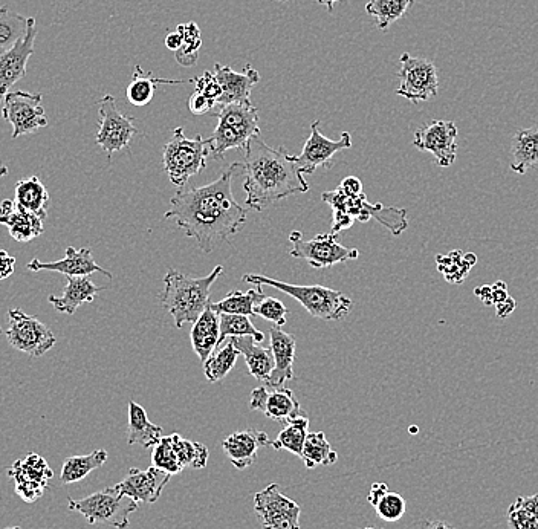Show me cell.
<instances>
[{"mask_svg": "<svg viewBox=\"0 0 538 529\" xmlns=\"http://www.w3.org/2000/svg\"><path fill=\"white\" fill-rule=\"evenodd\" d=\"M234 173H242V164H231L216 181L204 187L179 190L164 215L175 219L204 253H211L216 245L239 233L247 222L248 208L234 199L231 190Z\"/></svg>", "mask_w": 538, "mask_h": 529, "instance_id": "1", "label": "cell"}, {"mask_svg": "<svg viewBox=\"0 0 538 529\" xmlns=\"http://www.w3.org/2000/svg\"><path fill=\"white\" fill-rule=\"evenodd\" d=\"M244 150L242 175L245 176V204L248 207L262 211L289 196L308 192L309 184L297 169L295 155L286 152L283 147L274 149L256 135L248 141Z\"/></svg>", "mask_w": 538, "mask_h": 529, "instance_id": "2", "label": "cell"}, {"mask_svg": "<svg viewBox=\"0 0 538 529\" xmlns=\"http://www.w3.org/2000/svg\"><path fill=\"white\" fill-rule=\"evenodd\" d=\"M224 273V267L218 265L208 276L190 277L176 270L167 271L164 277V289L158 294L159 302L175 320V326L181 329L185 323H195L211 305V286Z\"/></svg>", "mask_w": 538, "mask_h": 529, "instance_id": "3", "label": "cell"}, {"mask_svg": "<svg viewBox=\"0 0 538 529\" xmlns=\"http://www.w3.org/2000/svg\"><path fill=\"white\" fill-rule=\"evenodd\" d=\"M244 282L253 283L256 286H271L277 291L288 294L297 300L312 317L320 320H343L354 308L346 294L325 288L320 285H292V283L280 282L273 277L259 276V274H245Z\"/></svg>", "mask_w": 538, "mask_h": 529, "instance_id": "4", "label": "cell"}, {"mask_svg": "<svg viewBox=\"0 0 538 529\" xmlns=\"http://www.w3.org/2000/svg\"><path fill=\"white\" fill-rule=\"evenodd\" d=\"M260 135L259 111L251 100L221 106L218 126L208 138L211 158L222 160L231 149H245L251 138Z\"/></svg>", "mask_w": 538, "mask_h": 529, "instance_id": "5", "label": "cell"}, {"mask_svg": "<svg viewBox=\"0 0 538 529\" xmlns=\"http://www.w3.org/2000/svg\"><path fill=\"white\" fill-rule=\"evenodd\" d=\"M208 156V140L204 141L201 135L190 140L185 137L184 129L178 127L164 146V170L172 184L182 187L205 169Z\"/></svg>", "mask_w": 538, "mask_h": 529, "instance_id": "6", "label": "cell"}, {"mask_svg": "<svg viewBox=\"0 0 538 529\" xmlns=\"http://www.w3.org/2000/svg\"><path fill=\"white\" fill-rule=\"evenodd\" d=\"M68 510L82 514L91 525H109L117 529H127L130 514L138 510V502L126 494H121L114 485L97 491L85 499H69Z\"/></svg>", "mask_w": 538, "mask_h": 529, "instance_id": "7", "label": "cell"}, {"mask_svg": "<svg viewBox=\"0 0 538 529\" xmlns=\"http://www.w3.org/2000/svg\"><path fill=\"white\" fill-rule=\"evenodd\" d=\"M321 199L326 204L331 205L332 211H343L346 215L351 216L354 221L367 222L369 219L375 218L389 228L395 236H399L402 231H406L407 222L406 210H398V208H386L381 204H369L366 195L347 196L340 189L334 192L325 193Z\"/></svg>", "mask_w": 538, "mask_h": 529, "instance_id": "8", "label": "cell"}, {"mask_svg": "<svg viewBox=\"0 0 538 529\" xmlns=\"http://www.w3.org/2000/svg\"><path fill=\"white\" fill-rule=\"evenodd\" d=\"M8 314L10 328L5 335L11 348L30 357L40 358L56 346V335L37 317L26 314L19 308L10 309Z\"/></svg>", "mask_w": 538, "mask_h": 529, "instance_id": "9", "label": "cell"}, {"mask_svg": "<svg viewBox=\"0 0 538 529\" xmlns=\"http://www.w3.org/2000/svg\"><path fill=\"white\" fill-rule=\"evenodd\" d=\"M291 256L295 259H305L312 268H331L338 263L358 259L357 248H346L337 241L335 234H318L311 241H303V233L292 231Z\"/></svg>", "mask_w": 538, "mask_h": 529, "instance_id": "10", "label": "cell"}, {"mask_svg": "<svg viewBox=\"0 0 538 529\" xmlns=\"http://www.w3.org/2000/svg\"><path fill=\"white\" fill-rule=\"evenodd\" d=\"M98 115H100V126H98L95 140L98 146L107 153L109 160L114 153L129 149L132 138L141 134L133 124V118L127 117L118 109L117 101L112 95H104L98 101Z\"/></svg>", "mask_w": 538, "mask_h": 529, "instance_id": "11", "label": "cell"}, {"mask_svg": "<svg viewBox=\"0 0 538 529\" xmlns=\"http://www.w3.org/2000/svg\"><path fill=\"white\" fill-rule=\"evenodd\" d=\"M398 78L399 88L396 89V94L412 103H421L438 95V69L430 60L412 57L404 52Z\"/></svg>", "mask_w": 538, "mask_h": 529, "instance_id": "12", "label": "cell"}, {"mask_svg": "<svg viewBox=\"0 0 538 529\" xmlns=\"http://www.w3.org/2000/svg\"><path fill=\"white\" fill-rule=\"evenodd\" d=\"M42 94H30V92H8L2 103V117L13 126L11 138L22 135L34 134L37 130L48 126L45 108H43Z\"/></svg>", "mask_w": 538, "mask_h": 529, "instance_id": "13", "label": "cell"}, {"mask_svg": "<svg viewBox=\"0 0 538 529\" xmlns=\"http://www.w3.org/2000/svg\"><path fill=\"white\" fill-rule=\"evenodd\" d=\"M254 511L263 529H302V508L286 497L277 484H269L254 496Z\"/></svg>", "mask_w": 538, "mask_h": 529, "instance_id": "14", "label": "cell"}, {"mask_svg": "<svg viewBox=\"0 0 538 529\" xmlns=\"http://www.w3.org/2000/svg\"><path fill=\"white\" fill-rule=\"evenodd\" d=\"M320 124V120L311 124V135L302 153L295 155V164L303 175H312L318 167L331 169L334 166L335 155L352 147V137L349 132H343L338 140H329L321 134Z\"/></svg>", "mask_w": 538, "mask_h": 529, "instance_id": "15", "label": "cell"}, {"mask_svg": "<svg viewBox=\"0 0 538 529\" xmlns=\"http://www.w3.org/2000/svg\"><path fill=\"white\" fill-rule=\"evenodd\" d=\"M36 37V19L30 17L25 37L19 40L13 48L0 51V112H2L4 98L7 97L10 89L26 75V65L34 54Z\"/></svg>", "mask_w": 538, "mask_h": 529, "instance_id": "16", "label": "cell"}, {"mask_svg": "<svg viewBox=\"0 0 538 529\" xmlns=\"http://www.w3.org/2000/svg\"><path fill=\"white\" fill-rule=\"evenodd\" d=\"M457 127L453 121L435 120L419 127L413 144L422 152H430L441 167H450L456 161Z\"/></svg>", "mask_w": 538, "mask_h": 529, "instance_id": "17", "label": "cell"}, {"mask_svg": "<svg viewBox=\"0 0 538 529\" xmlns=\"http://www.w3.org/2000/svg\"><path fill=\"white\" fill-rule=\"evenodd\" d=\"M8 474L16 482V493L28 504H33L42 497L43 490L48 488L54 471L48 467L42 456L31 453L25 459L14 462Z\"/></svg>", "mask_w": 538, "mask_h": 529, "instance_id": "18", "label": "cell"}, {"mask_svg": "<svg viewBox=\"0 0 538 529\" xmlns=\"http://www.w3.org/2000/svg\"><path fill=\"white\" fill-rule=\"evenodd\" d=\"M250 409L254 412H262L273 421H280L283 424L299 418L305 410L300 406L299 400L295 398L292 390L286 387H276L269 390V387H256L251 392Z\"/></svg>", "mask_w": 538, "mask_h": 529, "instance_id": "19", "label": "cell"}, {"mask_svg": "<svg viewBox=\"0 0 538 529\" xmlns=\"http://www.w3.org/2000/svg\"><path fill=\"white\" fill-rule=\"evenodd\" d=\"M170 476L172 474L156 467H150L147 470L132 468L126 478L115 487L121 494L132 497L138 504L140 502H143V504H155L161 497L166 485L169 484Z\"/></svg>", "mask_w": 538, "mask_h": 529, "instance_id": "20", "label": "cell"}, {"mask_svg": "<svg viewBox=\"0 0 538 529\" xmlns=\"http://www.w3.org/2000/svg\"><path fill=\"white\" fill-rule=\"evenodd\" d=\"M26 270L39 273V271H56V273L65 274L66 277H86L92 276L94 273H101L104 276L112 279V273L104 270L95 262L92 257V251L89 248H66L65 259L57 260V262H40L39 259L31 260L26 265Z\"/></svg>", "mask_w": 538, "mask_h": 529, "instance_id": "21", "label": "cell"}, {"mask_svg": "<svg viewBox=\"0 0 538 529\" xmlns=\"http://www.w3.org/2000/svg\"><path fill=\"white\" fill-rule=\"evenodd\" d=\"M213 74L222 88V97L218 106L250 100L254 86L260 82L259 71L251 65L245 66L244 72H236L230 66L216 63Z\"/></svg>", "mask_w": 538, "mask_h": 529, "instance_id": "22", "label": "cell"}, {"mask_svg": "<svg viewBox=\"0 0 538 529\" xmlns=\"http://www.w3.org/2000/svg\"><path fill=\"white\" fill-rule=\"evenodd\" d=\"M269 340H271V352L274 357V370L265 386L269 389L285 386L286 381L294 378L295 337L282 331V326L269 328Z\"/></svg>", "mask_w": 538, "mask_h": 529, "instance_id": "23", "label": "cell"}, {"mask_svg": "<svg viewBox=\"0 0 538 529\" xmlns=\"http://www.w3.org/2000/svg\"><path fill=\"white\" fill-rule=\"evenodd\" d=\"M268 435L259 430H242V432L231 433L222 441L225 456L228 461L237 468L245 470L256 462L257 452L260 448L271 445Z\"/></svg>", "mask_w": 538, "mask_h": 529, "instance_id": "24", "label": "cell"}, {"mask_svg": "<svg viewBox=\"0 0 538 529\" xmlns=\"http://www.w3.org/2000/svg\"><path fill=\"white\" fill-rule=\"evenodd\" d=\"M0 225L8 228L10 236L16 242H31L36 237L42 236L45 231L42 219L11 199H5L0 204Z\"/></svg>", "mask_w": 538, "mask_h": 529, "instance_id": "25", "label": "cell"}, {"mask_svg": "<svg viewBox=\"0 0 538 529\" xmlns=\"http://www.w3.org/2000/svg\"><path fill=\"white\" fill-rule=\"evenodd\" d=\"M100 291V286L95 285L88 276L68 277V283L63 289V296H49L48 300L57 311L74 315L80 306L94 302Z\"/></svg>", "mask_w": 538, "mask_h": 529, "instance_id": "26", "label": "cell"}, {"mask_svg": "<svg viewBox=\"0 0 538 529\" xmlns=\"http://www.w3.org/2000/svg\"><path fill=\"white\" fill-rule=\"evenodd\" d=\"M219 335H221L219 314L208 306L204 314H201V317L193 323L192 332H190L193 351L196 352L202 364L213 354L214 349L218 348Z\"/></svg>", "mask_w": 538, "mask_h": 529, "instance_id": "27", "label": "cell"}, {"mask_svg": "<svg viewBox=\"0 0 538 529\" xmlns=\"http://www.w3.org/2000/svg\"><path fill=\"white\" fill-rule=\"evenodd\" d=\"M234 348L245 358L248 370L256 380L268 381L274 370V357L271 349L262 348L259 341L253 337H233L230 338Z\"/></svg>", "mask_w": 538, "mask_h": 529, "instance_id": "28", "label": "cell"}, {"mask_svg": "<svg viewBox=\"0 0 538 529\" xmlns=\"http://www.w3.org/2000/svg\"><path fill=\"white\" fill-rule=\"evenodd\" d=\"M163 439V429L150 422L144 407L135 401L129 403V426H127V444L143 445L150 450Z\"/></svg>", "mask_w": 538, "mask_h": 529, "instance_id": "29", "label": "cell"}, {"mask_svg": "<svg viewBox=\"0 0 538 529\" xmlns=\"http://www.w3.org/2000/svg\"><path fill=\"white\" fill-rule=\"evenodd\" d=\"M14 193H16L14 201L17 205L30 211L42 221L48 218L49 193L39 176L19 179Z\"/></svg>", "mask_w": 538, "mask_h": 529, "instance_id": "30", "label": "cell"}, {"mask_svg": "<svg viewBox=\"0 0 538 529\" xmlns=\"http://www.w3.org/2000/svg\"><path fill=\"white\" fill-rule=\"evenodd\" d=\"M184 80H167V78L155 77L152 72L144 71L141 66H135L132 82L126 89L127 101L137 108L147 106L155 97L156 86L158 85H181Z\"/></svg>", "mask_w": 538, "mask_h": 529, "instance_id": "31", "label": "cell"}, {"mask_svg": "<svg viewBox=\"0 0 538 529\" xmlns=\"http://www.w3.org/2000/svg\"><path fill=\"white\" fill-rule=\"evenodd\" d=\"M513 164L511 169L516 173L528 172L538 164V126L520 129L513 138Z\"/></svg>", "mask_w": 538, "mask_h": 529, "instance_id": "32", "label": "cell"}, {"mask_svg": "<svg viewBox=\"0 0 538 529\" xmlns=\"http://www.w3.org/2000/svg\"><path fill=\"white\" fill-rule=\"evenodd\" d=\"M107 461L106 450H95L91 455L71 456L66 459L60 473V482L63 485L75 484L88 478L89 474L98 468L103 467Z\"/></svg>", "mask_w": 538, "mask_h": 529, "instance_id": "33", "label": "cell"}, {"mask_svg": "<svg viewBox=\"0 0 538 529\" xmlns=\"http://www.w3.org/2000/svg\"><path fill=\"white\" fill-rule=\"evenodd\" d=\"M308 435L309 416L308 413H303L299 418L286 422L276 441L271 442V447L274 450H286V452L302 458L303 447H305Z\"/></svg>", "mask_w": 538, "mask_h": 529, "instance_id": "34", "label": "cell"}, {"mask_svg": "<svg viewBox=\"0 0 538 529\" xmlns=\"http://www.w3.org/2000/svg\"><path fill=\"white\" fill-rule=\"evenodd\" d=\"M260 289H262V286L250 289L248 293L231 291L221 302L211 303V309L218 312V314L247 315V317L256 315L254 314L256 306L266 297Z\"/></svg>", "mask_w": 538, "mask_h": 529, "instance_id": "35", "label": "cell"}, {"mask_svg": "<svg viewBox=\"0 0 538 529\" xmlns=\"http://www.w3.org/2000/svg\"><path fill=\"white\" fill-rule=\"evenodd\" d=\"M415 0H370L366 13L375 19L378 30L386 31L390 25L398 22L407 13Z\"/></svg>", "mask_w": 538, "mask_h": 529, "instance_id": "36", "label": "cell"}, {"mask_svg": "<svg viewBox=\"0 0 538 529\" xmlns=\"http://www.w3.org/2000/svg\"><path fill=\"white\" fill-rule=\"evenodd\" d=\"M337 459L338 453L329 444L325 433H309L302 453V461L306 468L312 470L318 465H332Z\"/></svg>", "mask_w": 538, "mask_h": 529, "instance_id": "37", "label": "cell"}, {"mask_svg": "<svg viewBox=\"0 0 538 529\" xmlns=\"http://www.w3.org/2000/svg\"><path fill=\"white\" fill-rule=\"evenodd\" d=\"M239 351L234 348L233 343L228 341L224 346L214 351L213 354L208 357L202 366H204V374L210 383H219L224 380L231 370H233L234 364H236L237 358H239Z\"/></svg>", "mask_w": 538, "mask_h": 529, "instance_id": "38", "label": "cell"}, {"mask_svg": "<svg viewBox=\"0 0 538 529\" xmlns=\"http://www.w3.org/2000/svg\"><path fill=\"white\" fill-rule=\"evenodd\" d=\"M26 31H28V17H23L8 7L0 8V51L13 48L25 37Z\"/></svg>", "mask_w": 538, "mask_h": 529, "instance_id": "39", "label": "cell"}, {"mask_svg": "<svg viewBox=\"0 0 538 529\" xmlns=\"http://www.w3.org/2000/svg\"><path fill=\"white\" fill-rule=\"evenodd\" d=\"M436 260H438V270L450 283H461L477 263V257L473 253L464 254L459 250L453 251L448 256H438Z\"/></svg>", "mask_w": 538, "mask_h": 529, "instance_id": "40", "label": "cell"}, {"mask_svg": "<svg viewBox=\"0 0 538 529\" xmlns=\"http://www.w3.org/2000/svg\"><path fill=\"white\" fill-rule=\"evenodd\" d=\"M221 322V335H219V346L233 337H253L254 340L262 343L265 340V334L259 329L254 328L253 322L247 315L219 314ZM218 346V348H219Z\"/></svg>", "mask_w": 538, "mask_h": 529, "instance_id": "41", "label": "cell"}, {"mask_svg": "<svg viewBox=\"0 0 538 529\" xmlns=\"http://www.w3.org/2000/svg\"><path fill=\"white\" fill-rule=\"evenodd\" d=\"M170 441H172L173 448H175L176 455H178L179 462H181L182 468H201L207 467L208 461V448L204 444L199 442L188 441V439L182 438L178 433L170 435Z\"/></svg>", "mask_w": 538, "mask_h": 529, "instance_id": "42", "label": "cell"}, {"mask_svg": "<svg viewBox=\"0 0 538 529\" xmlns=\"http://www.w3.org/2000/svg\"><path fill=\"white\" fill-rule=\"evenodd\" d=\"M184 45L175 52L176 62L182 66H195L199 59V49L202 46V36L195 22L182 23L178 26Z\"/></svg>", "mask_w": 538, "mask_h": 529, "instance_id": "43", "label": "cell"}, {"mask_svg": "<svg viewBox=\"0 0 538 529\" xmlns=\"http://www.w3.org/2000/svg\"><path fill=\"white\" fill-rule=\"evenodd\" d=\"M152 450V467L159 468V470L169 474H179L184 470L178 455H176L175 448H173L172 441H170V436H163V439Z\"/></svg>", "mask_w": 538, "mask_h": 529, "instance_id": "44", "label": "cell"}, {"mask_svg": "<svg viewBox=\"0 0 538 529\" xmlns=\"http://www.w3.org/2000/svg\"><path fill=\"white\" fill-rule=\"evenodd\" d=\"M373 508L380 519L386 520V522H398L406 514L407 505L401 494L389 491L373 505Z\"/></svg>", "mask_w": 538, "mask_h": 529, "instance_id": "45", "label": "cell"}, {"mask_svg": "<svg viewBox=\"0 0 538 529\" xmlns=\"http://www.w3.org/2000/svg\"><path fill=\"white\" fill-rule=\"evenodd\" d=\"M254 314L260 319L268 320L276 326L286 325V315H288V309L280 302L279 299L274 297H265L259 305L256 306Z\"/></svg>", "mask_w": 538, "mask_h": 529, "instance_id": "46", "label": "cell"}, {"mask_svg": "<svg viewBox=\"0 0 538 529\" xmlns=\"http://www.w3.org/2000/svg\"><path fill=\"white\" fill-rule=\"evenodd\" d=\"M509 529H538V522L522 505L514 502L508 510Z\"/></svg>", "mask_w": 538, "mask_h": 529, "instance_id": "47", "label": "cell"}, {"mask_svg": "<svg viewBox=\"0 0 538 529\" xmlns=\"http://www.w3.org/2000/svg\"><path fill=\"white\" fill-rule=\"evenodd\" d=\"M192 82H195L196 92H201L205 97L219 103L222 97V88L216 77H214L213 72H204L201 77L193 78Z\"/></svg>", "mask_w": 538, "mask_h": 529, "instance_id": "48", "label": "cell"}, {"mask_svg": "<svg viewBox=\"0 0 538 529\" xmlns=\"http://www.w3.org/2000/svg\"><path fill=\"white\" fill-rule=\"evenodd\" d=\"M216 106H218L216 101L205 97V95L201 94V92L195 91V94H193L192 97H190V100H188V109H190V112H192L193 115H198V117L213 111Z\"/></svg>", "mask_w": 538, "mask_h": 529, "instance_id": "49", "label": "cell"}, {"mask_svg": "<svg viewBox=\"0 0 538 529\" xmlns=\"http://www.w3.org/2000/svg\"><path fill=\"white\" fill-rule=\"evenodd\" d=\"M16 271V259L8 251L0 250V280L8 279Z\"/></svg>", "mask_w": 538, "mask_h": 529, "instance_id": "50", "label": "cell"}, {"mask_svg": "<svg viewBox=\"0 0 538 529\" xmlns=\"http://www.w3.org/2000/svg\"><path fill=\"white\" fill-rule=\"evenodd\" d=\"M338 189L347 196L363 195V184H361L360 179L355 178V176H347V178L341 182Z\"/></svg>", "mask_w": 538, "mask_h": 529, "instance_id": "51", "label": "cell"}, {"mask_svg": "<svg viewBox=\"0 0 538 529\" xmlns=\"http://www.w3.org/2000/svg\"><path fill=\"white\" fill-rule=\"evenodd\" d=\"M491 297H493V306H496L497 303L505 302L508 297H511L509 296L508 286H506V283L499 280V282L491 285Z\"/></svg>", "mask_w": 538, "mask_h": 529, "instance_id": "52", "label": "cell"}, {"mask_svg": "<svg viewBox=\"0 0 538 529\" xmlns=\"http://www.w3.org/2000/svg\"><path fill=\"white\" fill-rule=\"evenodd\" d=\"M517 504L522 505L525 510H528L529 513L532 514V516L535 517V520L538 522V494H534V496H528V497H517L516 500Z\"/></svg>", "mask_w": 538, "mask_h": 529, "instance_id": "53", "label": "cell"}, {"mask_svg": "<svg viewBox=\"0 0 538 529\" xmlns=\"http://www.w3.org/2000/svg\"><path fill=\"white\" fill-rule=\"evenodd\" d=\"M516 306V300H514L513 297H508L505 302L497 303V315H499L500 319H506V317H509V315L516 311Z\"/></svg>", "mask_w": 538, "mask_h": 529, "instance_id": "54", "label": "cell"}, {"mask_svg": "<svg viewBox=\"0 0 538 529\" xmlns=\"http://www.w3.org/2000/svg\"><path fill=\"white\" fill-rule=\"evenodd\" d=\"M389 491V487H387V484H383V482H380V484H373L372 488H370L369 497H367L369 504L373 507V505H375L384 494L389 493Z\"/></svg>", "mask_w": 538, "mask_h": 529, "instance_id": "55", "label": "cell"}, {"mask_svg": "<svg viewBox=\"0 0 538 529\" xmlns=\"http://www.w3.org/2000/svg\"><path fill=\"white\" fill-rule=\"evenodd\" d=\"M182 45H184V39H182V34L179 33V31H176V33L167 34L166 46L170 49V51H179V49L182 48Z\"/></svg>", "mask_w": 538, "mask_h": 529, "instance_id": "56", "label": "cell"}, {"mask_svg": "<svg viewBox=\"0 0 538 529\" xmlns=\"http://www.w3.org/2000/svg\"><path fill=\"white\" fill-rule=\"evenodd\" d=\"M474 294H476V296L479 297L480 300H482L483 305L493 306V297H491L490 285L480 286V288H476Z\"/></svg>", "mask_w": 538, "mask_h": 529, "instance_id": "57", "label": "cell"}, {"mask_svg": "<svg viewBox=\"0 0 538 529\" xmlns=\"http://www.w3.org/2000/svg\"><path fill=\"white\" fill-rule=\"evenodd\" d=\"M422 529H453V528H451V526L448 525V523L441 522V520H438V522L425 523V526Z\"/></svg>", "mask_w": 538, "mask_h": 529, "instance_id": "58", "label": "cell"}, {"mask_svg": "<svg viewBox=\"0 0 538 529\" xmlns=\"http://www.w3.org/2000/svg\"><path fill=\"white\" fill-rule=\"evenodd\" d=\"M317 2L321 7H325L329 13H332V11H334V5L337 4V2H340V0H317Z\"/></svg>", "mask_w": 538, "mask_h": 529, "instance_id": "59", "label": "cell"}, {"mask_svg": "<svg viewBox=\"0 0 538 529\" xmlns=\"http://www.w3.org/2000/svg\"><path fill=\"white\" fill-rule=\"evenodd\" d=\"M8 175V167L2 166L0 167V179L4 178V176Z\"/></svg>", "mask_w": 538, "mask_h": 529, "instance_id": "60", "label": "cell"}, {"mask_svg": "<svg viewBox=\"0 0 538 529\" xmlns=\"http://www.w3.org/2000/svg\"><path fill=\"white\" fill-rule=\"evenodd\" d=\"M5 529H22V528H20V526H10V528H5Z\"/></svg>", "mask_w": 538, "mask_h": 529, "instance_id": "61", "label": "cell"}, {"mask_svg": "<svg viewBox=\"0 0 538 529\" xmlns=\"http://www.w3.org/2000/svg\"><path fill=\"white\" fill-rule=\"evenodd\" d=\"M279 2H288V0H279Z\"/></svg>", "mask_w": 538, "mask_h": 529, "instance_id": "62", "label": "cell"}, {"mask_svg": "<svg viewBox=\"0 0 538 529\" xmlns=\"http://www.w3.org/2000/svg\"><path fill=\"white\" fill-rule=\"evenodd\" d=\"M364 529H378V528H364Z\"/></svg>", "mask_w": 538, "mask_h": 529, "instance_id": "63", "label": "cell"}, {"mask_svg": "<svg viewBox=\"0 0 538 529\" xmlns=\"http://www.w3.org/2000/svg\"><path fill=\"white\" fill-rule=\"evenodd\" d=\"M0 334H2V328H0Z\"/></svg>", "mask_w": 538, "mask_h": 529, "instance_id": "64", "label": "cell"}]
</instances>
